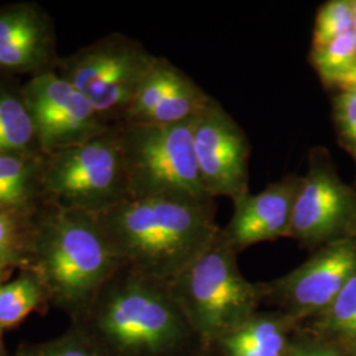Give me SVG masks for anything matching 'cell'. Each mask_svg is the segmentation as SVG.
Listing matches in <instances>:
<instances>
[{
  "label": "cell",
  "instance_id": "cell-16",
  "mask_svg": "<svg viewBox=\"0 0 356 356\" xmlns=\"http://www.w3.org/2000/svg\"><path fill=\"white\" fill-rule=\"evenodd\" d=\"M0 154H44L23 83L16 78L0 76Z\"/></svg>",
  "mask_w": 356,
  "mask_h": 356
},
{
  "label": "cell",
  "instance_id": "cell-30",
  "mask_svg": "<svg viewBox=\"0 0 356 356\" xmlns=\"http://www.w3.org/2000/svg\"><path fill=\"white\" fill-rule=\"evenodd\" d=\"M348 356H356V351L355 353H353V354H350Z\"/></svg>",
  "mask_w": 356,
  "mask_h": 356
},
{
  "label": "cell",
  "instance_id": "cell-12",
  "mask_svg": "<svg viewBox=\"0 0 356 356\" xmlns=\"http://www.w3.org/2000/svg\"><path fill=\"white\" fill-rule=\"evenodd\" d=\"M56 28L51 15L36 1L0 7V76L29 78L57 72Z\"/></svg>",
  "mask_w": 356,
  "mask_h": 356
},
{
  "label": "cell",
  "instance_id": "cell-24",
  "mask_svg": "<svg viewBox=\"0 0 356 356\" xmlns=\"http://www.w3.org/2000/svg\"><path fill=\"white\" fill-rule=\"evenodd\" d=\"M332 120L338 144L356 163V88L337 90L332 98Z\"/></svg>",
  "mask_w": 356,
  "mask_h": 356
},
{
  "label": "cell",
  "instance_id": "cell-28",
  "mask_svg": "<svg viewBox=\"0 0 356 356\" xmlns=\"http://www.w3.org/2000/svg\"><path fill=\"white\" fill-rule=\"evenodd\" d=\"M4 279H6V277H4V276H3L1 273H0V286H1L3 284H4V282H3V281H4Z\"/></svg>",
  "mask_w": 356,
  "mask_h": 356
},
{
  "label": "cell",
  "instance_id": "cell-25",
  "mask_svg": "<svg viewBox=\"0 0 356 356\" xmlns=\"http://www.w3.org/2000/svg\"><path fill=\"white\" fill-rule=\"evenodd\" d=\"M285 356H348L339 348L306 334L305 338L293 341Z\"/></svg>",
  "mask_w": 356,
  "mask_h": 356
},
{
  "label": "cell",
  "instance_id": "cell-3",
  "mask_svg": "<svg viewBox=\"0 0 356 356\" xmlns=\"http://www.w3.org/2000/svg\"><path fill=\"white\" fill-rule=\"evenodd\" d=\"M122 266L97 216L51 206L38 210L23 270L38 279L48 305L70 322L89 307Z\"/></svg>",
  "mask_w": 356,
  "mask_h": 356
},
{
  "label": "cell",
  "instance_id": "cell-17",
  "mask_svg": "<svg viewBox=\"0 0 356 356\" xmlns=\"http://www.w3.org/2000/svg\"><path fill=\"white\" fill-rule=\"evenodd\" d=\"M45 154H0V207L35 213L44 204Z\"/></svg>",
  "mask_w": 356,
  "mask_h": 356
},
{
  "label": "cell",
  "instance_id": "cell-1",
  "mask_svg": "<svg viewBox=\"0 0 356 356\" xmlns=\"http://www.w3.org/2000/svg\"><path fill=\"white\" fill-rule=\"evenodd\" d=\"M70 325L104 356H186L201 344L169 282L124 264Z\"/></svg>",
  "mask_w": 356,
  "mask_h": 356
},
{
  "label": "cell",
  "instance_id": "cell-15",
  "mask_svg": "<svg viewBox=\"0 0 356 356\" xmlns=\"http://www.w3.org/2000/svg\"><path fill=\"white\" fill-rule=\"evenodd\" d=\"M294 326L297 325L277 312H257L216 347L222 356H285L293 342L291 332Z\"/></svg>",
  "mask_w": 356,
  "mask_h": 356
},
{
  "label": "cell",
  "instance_id": "cell-22",
  "mask_svg": "<svg viewBox=\"0 0 356 356\" xmlns=\"http://www.w3.org/2000/svg\"><path fill=\"white\" fill-rule=\"evenodd\" d=\"M13 356H104L89 338L74 326L64 334L40 343L19 346Z\"/></svg>",
  "mask_w": 356,
  "mask_h": 356
},
{
  "label": "cell",
  "instance_id": "cell-19",
  "mask_svg": "<svg viewBox=\"0 0 356 356\" xmlns=\"http://www.w3.org/2000/svg\"><path fill=\"white\" fill-rule=\"evenodd\" d=\"M47 307L48 300L38 279L20 270L15 280L0 286V331L19 327L31 314Z\"/></svg>",
  "mask_w": 356,
  "mask_h": 356
},
{
  "label": "cell",
  "instance_id": "cell-6",
  "mask_svg": "<svg viewBox=\"0 0 356 356\" xmlns=\"http://www.w3.org/2000/svg\"><path fill=\"white\" fill-rule=\"evenodd\" d=\"M129 198H211L201 182L193 119L172 126L120 124Z\"/></svg>",
  "mask_w": 356,
  "mask_h": 356
},
{
  "label": "cell",
  "instance_id": "cell-13",
  "mask_svg": "<svg viewBox=\"0 0 356 356\" xmlns=\"http://www.w3.org/2000/svg\"><path fill=\"white\" fill-rule=\"evenodd\" d=\"M210 95L165 57H156L128 108V126H172L189 122L210 101Z\"/></svg>",
  "mask_w": 356,
  "mask_h": 356
},
{
  "label": "cell",
  "instance_id": "cell-2",
  "mask_svg": "<svg viewBox=\"0 0 356 356\" xmlns=\"http://www.w3.org/2000/svg\"><path fill=\"white\" fill-rule=\"evenodd\" d=\"M214 198H129L97 216L122 264L170 282L222 227Z\"/></svg>",
  "mask_w": 356,
  "mask_h": 356
},
{
  "label": "cell",
  "instance_id": "cell-27",
  "mask_svg": "<svg viewBox=\"0 0 356 356\" xmlns=\"http://www.w3.org/2000/svg\"><path fill=\"white\" fill-rule=\"evenodd\" d=\"M0 356H10L6 350L4 341H3V331H0Z\"/></svg>",
  "mask_w": 356,
  "mask_h": 356
},
{
  "label": "cell",
  "instance_id": "cell-8",
  "mask_svg": "<svg viewBox=\"0 0 356 356\" xmlns=\"http://www.w3.org/2000/svg\"><path fill=\"white\" fill-rule=\"evenodd\" d=\"M289 238L313 252L334 243L356 241V186L341 178L323 147H314L307 154Z\"/></svg>",
  "mask_w": 356,
  "mask_h": 356
},
{
  "label": "cell",
  "instance_id": "cell-10",
  "mask_svg": "<svg viewBox=\"0 0 356 356\" xmlns=\"http://www.w3.org/2000/svg\"><path fill=\"white\" fill-rule=\"evenodd\" d=\"M193 147L201 182L211 198L235 202L250 193V140L213 97L193 119Z\"/></svg>",
  "mask_w": 356,
  "mask_h": 356
},
{
  "label": "cell",
  "instance_id": "cell-7",
  "mask_svg": "<svg viewBox=\"0 0 356 356\" xmlns=\"http://www.w3.org/2000/svg\"><path fill=\"white\" fill-rule=\"evenodd\" d=\"M156 57L140 41L110 33L61 57L57 73L92 104L107 124L119 126Z\"/></svg>",
  "mask_w": 356,
  "mask_h": 356
},
{
  "label": "cell",
  "instance_id": "cell-26",
  "mask_svg": "<svg viewBox=\"0 0 356 356\" xmlns=\"http://www.w3.org/2000/svg\"><path fill=\"white\" fill-rule=\"evenodd\" d=\"M351 88H356V61L351 66V69L338 81L334 89L343 90L351 89Z\"/></svg>",
  "mask_w": 356,
  "mask_h": 356
},
{
  "label": "cell",
  "instance_id": "cell-14",
  "mask_svg": "<svg viewBox=\"0 0 356 356\" xmlns=\"http://www.w3.org/2000/svg\"><path fill=\"white\" fill-rule=\"evenodd\" d=\"M301 179L302 176L288 175L264 191L232 202L234 213L222 234L236 252L257 243L289 238Z\"/></svg>",
  "mask_w": 356,
  "mask_h": 356
},
{
  "label": "cell",
  "instance_id": "cell-21",
  "mask_svg": "<svg viewBox=\"0 0 356 356\" xmlns=\"http://www.w3.org/2000/svg\"><path fill=\"white\" fill-rule=\"evenodd\" d=\"M355 61V31L334 38L319 48H312L309 54V63L327 89H334Z\"/></svg>",
  "mask_w": 356,
  "mask_h": 356
},
{
  "label": "cell",
  "instance_id": "cell-4",
  "mask_svg": "<svg viewBox=\"0 0 356 356\" xmlns=\"http://www.w3.org/2000/svg\"><path fill=\"white\" fill-rule=\"evenodd\" d=\"M236 254L220 229L204 252L169 282L202 347H216L263 304L261 284L243 276Z\"/></svg>",
  "mask_w": 356,
  "mask_h": 356
},
{
  "label": "cell",
  "instance_id": "cell-23",
  "mask_svg": "<svg viewBox=\"0 0 356 356\" xmlns=\"http://www.w3.org/2000/svg\"><path fill=\"white\" fill-rule=\"evenodd\" d=\"M354 31V13L351 0H329L317 11L312 48H319L348 32Z\"/></svg>",
  "mask_w": 356,
  "mask_h": 356
},
{
  "label": "cell",
  "instance_id": "cell-20",
  "mask_svg": "<svg viewBox=\"0 0 356 356\" xmlns=\"http://www.w3.org/2000/svg\"><path fill=\"white\" fill-rule=\"evenodd\" d=\"M38 213L0 207V273L4 277L26 267Z\"/></svg>",
  "mask_w": 356,
  "mask_h": 356
},
{
  "label": "cell",
  "instance_id": "cell-11",
  "mask_svg": "<svg viewBox=\"0 0 356 356\" xmlns=\"http://www.w3.org/2000/svg\"><path fill=\"white\" fill-rule=\"evenodd\" d=\"M23 92L44 154L83 144L115 127L57 72L29 78Z\"/></svg>",
  "mask_w": 356,
  "mask_h": 356
},
{
  "label": "cell",
  "instance_id": "cell-29",
  "mask_svg": "<svg viewBox=\"0 0 356 356\" xmlns=\"http://www.w3.org/2000/svg\"><path fill=\"white\" fill-rule=\"evenodd\" d=\"M186 356H207V355H204V354H202V353H201V354H195V353H194V354H191V355H186Z\"/></svg>",
  "mask_w": 356,
  "mask_h": 356
},
{
  "label": "cell",
  "instance_id": "cell-9",
  "mask_svg": "<svg viewBox=\"0 0 356 356\" xmlns=\"http://www.w3.org/2000/svg\"><path fill=\"white\" fill-rule=\"evenodd\" d=\"M356 272V241L322 247L292 272L260 282L263 304L301 325L322 313Z\"/></svg>",
  "mask_w": 356,
  "mask_h": 356
},
{
  "label": "cell",
  "instance_id": "cell-5",
  "mask_svg": "<svg viewBox=\"0 0 356 356\" xmlns=\"http://www.w3.org/2000/svg\"><path fill=\"white\" fill-rule=\"evenodd\" d=\"M119 126L83 144L45 154V206L99 216L129 200Z\"/></svg>",
  "mask_w": 356,
  "mask_h": 356
},
{
  "label": "cell",
  "instance_id": "cell-18",
  "mask_svg": "<svg viewBox=\"0 0 356 356\" xmlns=\"http://www.w3.org/2000/svg\"><path fill=\"white\" fill-rule=\"evenodd\" d=\"M306 334L331 344L346 355L356 351V272L322 313L309 319Z\"/></svg>",
  "mask_w": 356,
  "mask_h": 356
}]
</instances>
